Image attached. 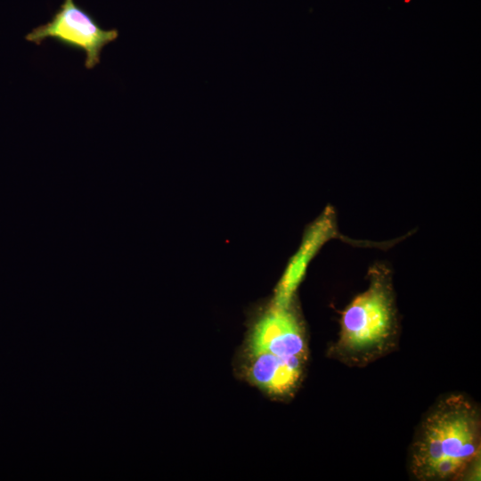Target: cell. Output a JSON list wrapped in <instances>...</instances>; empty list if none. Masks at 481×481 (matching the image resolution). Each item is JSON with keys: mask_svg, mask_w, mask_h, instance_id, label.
Here are the masks:
<instances>
[{"mask_svg": "<svg viewBox=\"0 0 481 481\" xmlns=\"http://www.w3.org/2000/svg\"><path fill=\"white\" fill-rule=\"evenodd\" d=\"M249 348L252 355L268 353L288 360L305 362L306 346L304 331L290 305H272L255 324Z\"/></svg>", "mask_w": 481, "mask_h": 481, "instance_id": "cell-4", "label": "cell"}, {"mask_svg": "<svg viewBox=\"0 0 481 481\" xmlns=\"http://www.w3.org/2000/svg\"><path fill=\"white\" fill-rule=\"evenodd\" d=\"M480 449L478 407L463 395L451 394L422 419L410 451V471L420 481L477 479Z\"/></svg>", "mask_w": 481, "mask_h": 481, "instance_id": "cell-1", "label": "cell"}, {"mask_svg": "<svg viewBox=\"0 0 481 481\" xmlns=\"http://www.w3.org/2000/svg\"><path fill=\"white\" fill-rule=\"evenodd\" d=\"M118 37L117 29H102L73 0H64L48 22L35 28L25 38L37 45L52 38L69 48L84 51L85 67L91 69L99 64L103 47Z\"/></svg>", "mask_w": 481, "mask_h": 481, "instance_id": "cell-3", "label": "cell"}, {"mask_svg": "<svg viewBox=\"0 0 481 481\" xmlns=\"http://www.w3.org/2000/svg\"><path fill=\"white\" fill-rule=\"evenodd\" d=\"M252 355L249 374L256 385L280 396L294 391L299 383L304 362L288 360L268 353Z\"/></svg>", "mask_w": 481, "mask_h": 481, "instance_id": "cell-5", "label": "cell"}, {"mask_svg": "<svg viewBox=\"0 0 481 481\" xmlns=\"http://www.w3.org/2000/svg\"><path fill=\"white\" fill-rule=\"evenodd\" d=\"M397 328L391 286L377 273L344 310L335 355L348 365L369 364L394 348Z\"/></svg>", "mask_w": 481, "mask_h": 481, "instance_id": "cell-2", "label": "cell"}]
</instances>
